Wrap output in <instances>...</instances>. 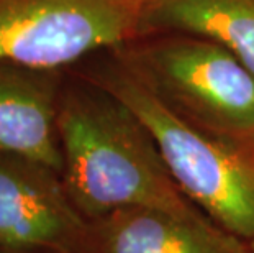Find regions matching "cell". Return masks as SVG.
<instances>
[{"mask_svg":"<svg viewBox=\"0 0 254 253\" xmlns=\"http://www.w3.org/2000/svg\"><path fill=\"white\" fill-rule=\"evenodd\" d=\"M56 123L64 189L87 220L127 207L200 215L144 123L113 94L66 69Z\"/></svg>","mask_w":254,"mask_h":253,"instance_id":"cell-1","label":"cell"},{"mask_svg":"<svg viewBox=\"0 0 254 253\" xmlns=\"http://www.w3.org/2000/svg\"><path fill=\"white\" fill-rule=\"evenodd\" d=\"M69 68L127 104L153 137L189 201L236 237H254V140L205 130L184 120L133 78L110 50Z\"/></svg>","mask_w":254,"mask_h":253,"instance_id":"cell-2","label":"cell"},{"mask_svg":"<svg viewBox=\"0 0 254 253\" xmlns=\"http://www.w3.org/2000/svg\"><path fill=\"white\" fill-rule=\"evenodd\" d=\"M110 53L184 120L254 140V73L225 46L193 35L161 33L138 36Z\"/></svg>","mask_w":254,"mask_h":253,"instance_id":"cell-3","label":"cell"},{"mask_svg":"<svg viewBox=\"0 0 254 253\" xmlns=\"http://www.w3.org/2000/svg\"><path fill=\"white\" fill-rule=\"evenodd\" d=\"M141 0H0V63L69 69L138 36Z\"/></svg>","mask_w":254,"mask_h":253,"instance_id":"cell-4","label":"cell"},{"mask_svg":"<svg viewBox=\"0 0 254 253\" xmlns=\"http://www.w3.org/2000/svg\"><path fill=\"white\" fill-rule=\"evenodd\" d=\"M0 249L90 253L89 220L74 207L55 169L0 155Z\"/></svg>","mask_w":254,"mask_h":253,"instance_id":"cell-5","label":"cell"},{"mask_svg":"<svg viewBox=\"0 0 254 253\" xmlns=\"http://www.w3.org/2000/svg\"><path fill=\"white\" fill-rule=\"evenodd\" d=\"M66 69L0 63V155H15L63 173L58 102Z\"/></svg>","mask_w":254,"mask_h":253,"instance_id":"cell-6","label":"cell"},{"mask_svg":"<svg viewBox=\"0 0 254 253\" xmlns=\"http://www.w3.org/2000/svg\"><path fill=\"white\" fill-rule=\"evenodd\" d=\"M90 253H241L202 215L154 207L118 209L89 220Z\"/></svg>","mask_w":254,"mask_h":253,"instance_id":"cell-7","label":"cell"},{"mask_svg":"<svg viewBox=\"0 0 254 253\" xmlns=\"http://www.w3.org/2000/svg\"><path fill=\"white\" fill-rule=\"evenodd\" d=\"M161 33L215 41L254 73V0H143L138 36Z\"/></svg>","mask_w":254,"mask_h":253,"instance_id":"cell-8","label":"cell"},{"mask_svg":"<svg viewBox=\"0 0 254 253\" xmlns=\"http://www.w3.org/2000/svg\"><path fill=\"white\" fill-rule=\"evenodd\" d=\"M251 253H254V237L251 239Z\"/></svg>","mask_w":254,"mask_h":253,"instance_id":"cell-9","label":"cell"},{"mask_svg":"<svg viewBox=\"0 0 254 253\" xmlns=\"http://www.w3.org/2000/svg\"><path fill=\"white\" fill-rule=\"evenodd\" d=\"M0 253H15V252H10V250H5V249H0Z\"/></svg>","mask_w":254,"mask_h":253,"instance_id":"cell-10","label":"cell"},{"mask_svg":"<svg viewBox=\"0 0 254 253\" xmlns=\"http://www.w3.org/2000/svg\"><path fill=\"white\" fill-rule=\"evenodd\" d=\"M141 2H143V0H141Z\"/></svg>","mask_w":254,"mask_h":253,"instance_id":"cell-11","label":"cell"}]
</instances>
